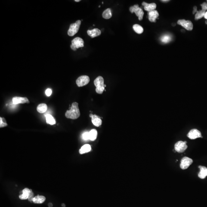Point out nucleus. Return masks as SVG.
I'll use <instances>...</instances> for the list:
<instances>
[{"mask_svg":"<svg viewBox=\"0 0 207 207\" xmlns=\"http://www.w3.org/2000/svg\"><path fill=\"white\" fill-rule=\"evenodd\" d=\"M80 116L78 103L77 102L72 103L70 109L67 110L65 113L66 117L71 119H76L79 118Z\"/></svg>","mask_w":207,"mask_h":207,"instance_id":"nucleus-1","label":"nucleus"},{"mask_svg":"<svg viewBox=\"0 0 207 207\" xmlns=\"http://www.w3.org/2000/svg\"><path fill=\"white\" fill-rule=\"evenodd\" d=\"M94 84L96 87V91L99 94H102L105 89L104 80L102 77L99 76L95 79Z\"/></svg>","mask_w":207,"mask_h":207,"instance_id":"nucleus-2","label":"nucleus"},{"mask_svg":"<svg viewBox=\"0 0 207 207\" xmlns=\"http://www.w3.org/2000/svg\"><path fill=\"white\" fill-rule=\"evenodd\" d=\"M81 24V21L78 20L75 23L71 24L68 31V34L70 36H73L75 35L79 30Z\"/></svg>","mask_w":207,"mask_h":207,"instance_id":"nucleus-3","label":"nucleus"},{"mask_svg":"<svg viewBox=\"0 0 207 207\" xmlns=\"http://www.w3.org/2000/svg\"><path fill=\"white\" fill-rule=\"evenodd\" d=\"M130 11L131 13L134 12L136 15L138 17L139 21H142L143 19L144 15V12L141 8L139 7L138 4L135 5L131 6L129 8Z\"/></svg>","mask_w":207,"mask_h":207,"instance_id":"nucleus-4","label":"nucleus"},{"mask_svg":"<svg viewBox=\"0 0 207 207\" xmlns=\"http://www.w3.org/2000/svg\"><path fill=\"white\" fill-rule=\"evenodd\" d=\"M72 44L70 46L74 51H76L77 49L84 46V42L83 39L80 37H77L71 41Z\"/></svg>","mask_w":207,"mask_h":207,"instance_id":"nucleus-5","label":"nucleus"},{"mask_svg":"<svg viewBox=\"0 0 207 207\" xmlns=\"http://www.w3.org/2000/svg\"><path fill=\"white\" fill-rule=\"evenodd\" d=\"M187 143V142L186 141H180L178 142L175 144V150L180 153L184 152L187 148V146L186 145Z\"/></svg>","mask_w":207,"mask_h":207,"instance_id":"nucleus-6","label":"nucleus"},{"mask_svg":"<svg viewBox=\"0 0 207 207\" xmlns=\"http://www.w3.org/2000/svg\"><path fill=\"white\" fill-rule=\"evenodd\" d=\"M90 81L89 77L86 75L81 76L77 79L76 83L78 87H82L86 85Z\"/></svg>","mask_w":207,"mask_h":207,"instance_id":"nucleus-7","label":"nucleus"},{"mask_svg":"<svg viewBox=\"0 0 207 207\" xmlns=\"http://www.w3.org/2000/svg\"><path fill=\"white\" fill-rule=\"evenodd\" d=\"M177 23L189 31L192 30L193 28V23L190 21H186L184 19L179 20L178 21Z\"/></svg>","mask_w":207,"mask_h":207,"instance_id":"nucleus-8","label":"nucleus"},{"mask_svg":"<svg viewBox=\"0 0 207 207\" xmlns=\"http://www.w3.org/2000/svg\"><path fill=\"white\" fill-rule=\"evenodd\" d=\"M193 163L192 159L187 157H184L181 159L180 163V168L182 169H187Z\"/></svg>","mask_w":207,"mask_h":207,"instance_id":"nucleus-9","label":"nucleus"},{"mask_svg":"<svg viewBox=\"0 0 207 207\" xmlns=\"http://www.w3.org/2000/svg\"><path fill=\"white\" fill-rule=\"evenodd\" d=\"M187 136L191 140H194L198 138L202 137L201 132L197 129H193L190 130L187 134Z\"/></svg>","mask_w":207,"mask_h":207,"instance_id":"nucleus-10","label":"nucleus"},{"mask_svg":"<svg viewBox=\"0 0 207 207\" xmlns=\"http://www.w3.org/2000/svg\"><path fill=\"white\" fill-rule=\"evenodd\" d=\"M89 117L91 118L92 122L94 126L99 127L101 125L102 121L101 118L102 119V117H101L96 114L93 115L92 114H89Z\"/></svg>","mask_w":207,"mask_h":207,"instance_id":"nucleus-11","label":"nucleus"},{"mask_svg":"<svg viewBox=\"0 0 207 207\" xmlns=\"http://www.w3.org/2000/svg\"><path fill=\"white\" fill-rule=\"evenodd\" d=\"M142 5L144 6L145 10L148 12L155 11L156 7V4L154 3L148 4L144 2H142Z\"/></svg>","mask_w":207,"mask_h":207,"instance_id":"nucleus-12","label":"nucleus"},{"mask_svg":"<svg viewBox=\"0 0 207 207\" xmlns=\"http://www.w3.org/2000/svg\"><path fill=\"white\" fill-rule=\"evenodd\" d=\"M12 102L14 104L29 103L30 102L29 101L27 98L20 97H14L12 99Z\"/></svg>","mask_w":207,"mask_h":207,"instance_id":"nucleus-13","label":"nucleus"},{"mask_svg":"<svg viewBox=\"0 0 207 207\" xmlns=\"http://www.w3.org/2000/svg\"><path fill=\"white\" fill-rule=\"evenodd\" d=\"M148 14L149 21L152 22H155L159 16L158 12L156 10L148 12Z\"/></svg>","mask_w":207,"mask_h":207,"instance_id":"nucleus-14","label":"nucleus"},{"mask_svg":"<svg viewBox=\"0 0 207 207\" xmlns=\"http://www.w3.org/2000/svg\"><path fill=\"white\" fill-rule=\"evenodd\" d=\"M87 33L89 36H91V38H93L100 35L101 33V32L99 29H94L91 30H88Z\"/></svg>","mask_w":207,"mask_h":207,"instance_id":"nucleus-15","label":"nucleus"},{"mask_svg":"<svg viewBox=\"0 0 207 207\" xmlns=\"http://www.w3.org/2000/svg\"><path fill=\"white\" fill-rule=\"evenodd\" d=\"M32 191V190L28 188H25L22 190V194L19 196V198L22 200H25L29 198L30 193Z\"/></svg>","mask_w":207,"mask_h":207,"instance_id":"nucleus-16","label":"nucleus"},{"mask_svg":"<svg viewBox=\"0 0 207 207\" xmlns=\"http://www.w3.org/2000/svg\"><path fill=\"white\" fill-rule=\"evenodd\" d=\"M200 169V172L198 174V176L200 178L203 179L207 176V168L206 166H198Z\"/></svg>","mask_w":207,"mask_h":207,"instance_id":"nucleus-17","label":"nucleus"},{"mask_svg":"<svg viewBox=\"0 0 207 207\" xmlns=\"http://www.w3.org/2000/svg\"><path fill=\"white\" fill-rule=\"evenodd\" d=\"M46 198L43 196L37 195L34 197L33 200V202L34 203L42 204L45 202Z\"/></svg>","mask_w":207,"mask_h":207,"instance_id":"nucleus-18","label":"nucleus"},{"mask_svg":"<svg viewBox=\"0 0 207 207\" xmlns=\"http://www.w3.org/2000/svg\"><path fill=\"white\" fill-rule=\"evenodd\" d=\"M91 145L89 144H86L81 147V149L79 150V152L81 154H82L89 152L91 151Z\"/></svg>","mask_w":207,"mask_h":207,"instance_id":"nucleus-19","label":"nucleus"},{"mask_svg":"<svg viewBox=\"0 0 207 207\" xmlns=\"http://www.w3.org/2000/svg\"><path fill=\"white\" fill-rule=\"evenodd\" d=\"M47 106L45 103H40L38 105L37 107V110L40 113H43L47 110Z\"/></svg>","mask_w":207,"mask_h":207,"instance_id":"nucleus-20","label":"nucleus"},{"mask_svg":"<svg viewBox=\"0 0 207 207\" xmlns=\"http://www.w3.org/2000/svg\"><path fill=\"white\" fill-rule=\"evenodd\" d=\"M89 140L94 141L97 138L98 136V132L96 129H92L89 132Z\"/></svg>","mask_w":207,"mask_h":207,"instance_id":"nucleus-21","label":"nucleus"},{"mask_svg":"<svg viewBox=\"0 0 207 207\" xmlns=\"http://www.w3.org/2000/svg\"><path fill=\"white\" fill-rule=\"evenodd\" d=\"M112 14L111 9L108 8L105 10L102 13V17L105 19H108L112 17Z\"/></svg>","mask_w":207,"mask_h":207,"instance_id":"nucleus-22","label":"nucleus"},{"mask_svg":"<svg viewBox=\"0 0 207 207\" xmlns=\"http://www.w3.org/2000/svg\"><path fill=\"white\" fill-rule=\"evenodd\" d=\"M45 117L46 123L47 124H49L51 125L55 124L56 121L52 115H50V114H47L45 116Z\"/></svg>","mask_w":207,"mask_h":207,"instance_id":"nucleus-23","label":"nucleus"},{"mask_svg":"<svg viewBox=\"0 0 207 207\" xmlns=\"http://www.w3.org/2000/svg\"><path fill=\"white\" fill-rule=\"evenodd\" d=\"M133 29L136 33L138 34H141L144 32L143 27L138 24H135L133 26Z\"/></svg>","mask_w":207,"mask_h":207,"instance_id":"nucleus-24","label":"nucleus"},{"mask_svg":"<svg viewBox=\"0 0 207 207\" xmlns=\"http://www.w3.org/2000/svg\"><path fill=\"white\" fill-rule=\"evenodd\" d=\"M206 12L205 11L201 10L200 11H197V12L196 13L195 15V19L196 20H199L201 18L204 17L205 15V13Z\"/></svg>","mask_w":207,"mask_h":207,"instance_id":"nucleus-25","label":"nucleus"},{"mask_svg":"<svg viewBox=\"0 0 207 207\" xmlns=\"http://www.w3.org/2000/svg\"><path fill=\"white\" fill-rule=\"evenodd\" d=\"M171 36L168 35H164L162 36L160 39L161 42L164 43H168L171 41Z\"/></svg>","mask_w":207,"mask_h":207,"instance_id":"nucleus-26","label":"nucleus"},{"mask_svg":"<svg viewBox=\"0 0 207 207\" xmlns=\"http://www.w3.org/2000/svg\"><path fill=\"white\" fill-rule=\"evenodd\" d=\"M7 124L6 123V120L4 118L0 117V127H5L7 126Z\"/></svg>","mask_w":207,"mask_h":207,"instance_id":"nucleus-27","label":"nucleus"},{"mask_svg":"<svg viewBox=\"0 0 207 207\" xmlns=\"http://www.w3.org/2000/svg\"><path fill=\"white\" fill-rule=\"evenodd\" d=\"M82 138L84 140H89V132H86L83 133L82 135Z\"/></svg>","mask_w":207,"mask_h":207,"instance_id":"nucleus-28","label":"nucleus"},{"mask_svg":"<svg viewBox=\"0 0 207 207\" xmlns=\"http://www.w3.org/2000/svg\"><path fill=\"white\" fill-rule=\"evenodd\" d=\"M202 7V10L203 11H206L207 10V3L206 2H204L203 4L201 5Z\"/></svg>","mask_w":207,"mask_h":207,"instance_id":"nucleus-29","label":"nucleus"},{"mask_svg":"<svg viewBox=\"0 0 207 207\" xmlns=\"http://www.w3.org/2000/svg\"><path fill=\"white\" fill-rule=\"evenodd\" d=\"M34 194H33V192L32 191L31 193H30L29 196V198H28L29 201H30V202H32V201L33 202V198H34Z\"/></svg>","mask_w":207,"mask_h":207,"instance_id":"nucleus-30","label":"nucleus"},{"mask_svg":"<svg viewBox=\"0 0 207 207\" xmlns=\"http://www.w3.org/2000/svg\"><path fill=\"white\" fill-rule=\"evenodd\" d=\"M52 93V91L50 89H46V91L45 94L47 96H50Z\"/></svg>","mask_w":207,"mask_h":207,"instance_id":"nucleus-31","label":"nucleus"},{"mask_svg":"<svg viewBox=\"0 0 207 207\" xmlns=\"http://www.w3.org/2000/svg\"><path fill=\"white\" fill-rule=\"evenodd\" d=\"M197 8L196 6H194L193 8V14H195V13L197 12Z\"/></svg>","mask_w":207,"mask_h":207,"instance_id":"nucleus-32","label":"nucleus"},{"mask_svg":"<svg viewBox=\"0 0 207 207\" xmlns=\"http://www.w3.org/2000/svg\"><path fill=\"white\" fill-rule=\"evenodd\" d=\"M48 206L49 207H53V205L52 203H49V204H48Z\"/></svg>","mask_w":207,"mask_h":207,"instance_id":"nucleus-33","label":"nucleus"},{"mask_svg":"<svg viewBox=\"0 0 207 207\" xmlns=\"http://www.w3.org/2000/svg\"><path fill=\"white\" fill-rule=\"evenodd\" d=\"M204 17L207 20V11L205 13V15H204Z\"/></svg>","mask_w":207,"mask_h":207,"instance_id":"nucleus-34","label":"nucleus"},{"mask_svg":"<svg viewBox=\"0 0 207 207\" xmlns=\"http://www.w3.org/2000/svg\"><path fill=\"white\" fill-rule=\"evenodd\" d=\"M161 1L162 2H165L170 1H168V0H163V1Z\"/></svg>","mask_w":207,"mask_h":207,"instance_id":"nucleus-35","label":"nucleus"},{"mask_svg":"<svg viewBox=\"0 0 207 207\" xmlns=\"http://www.w3.org/2000/svg\"><path fill=\"white\" fill-rule=\"evenodd\" d=\"M75 1L76 2H79L81 1L80 0H75Z\"/></svg>","mask_w":207,"mask_h":207,"instance_id":"nucleus-36","label":"nucleus"},{"mask_svg":"<svg viewBox=\"0 0 207 207\" xmlns=\"http://www.w3.org/2000/svg\"><path fill=\"white\" fill-rule=\"evenodd\" d=\"M62 206H63V207H65V204H62Z\"/></svg>","mask_w":207,"mask_h":207,"instance_id":"nucleus-37","label":"nucleus"},{"mask_svg":"<svg viewBox=\"0 0 207 207\" xmlns=\"http://www.w3.org/2000/svg\"><path fill=\"white\" fill-rule=\"evenodd\" d=\"M205 23H206V24H207V20H206V22H205Z\"/></svg>","mask_w":207,"mask_h":207,"instance_id":"nucleus-38","label":"nucleus"},{"mask_svg":"<svg viewBox=\"0 0 207 207\" xmlns=\"http://www.w3.org/2000/svg\"><path fill=\"white\" fill-rule=\"evenodd\" d=\"M106 85L104 84V87H106Z\"/></svg>","mask_w":207,"mask_h":207,"instance_id":"nucleus-39","label":"nucleus"},{"mask_svg":"<svg viewBox=\"0 0 207 207\" xmlns=\"http://www.w3.org/2000/svg\"><path fill=\"white\" fill-rule=\"evenodd\" d=\"M101 7V5H99V7Z\"/></svg>","mask_w":207,"mask_h":207,"instance_id":"nucleus-40","label":"nucleus"},{"mask_svg":"<svg viewBox=\"0 0 207 207\" xmlns=\"http://www.w3.org/2000/svg\"><path fill=\"white\" fill-rule=\"evenodd\" d=\"M93 26H95V25H93Z\"/></svg>","mask_w":207,"mask_h":207,"instance_id":"nucleus-41","label":"nucleus"},{"mask_svg":"<svg viewBox=\"0 0 207 207\" xmlns=\"http://www.w3.org/2000/svg\"><path fill=\"white\" fill-rule=\"evenodd\" d=\"M102 4H103V2H102Z\"/></svg>","mask_w":207,"mask_h":207,"instance_id":"nucleus-42","label":"nucleus"},{"mask_svg":"<svg viewBox=\"0 0 207 207\" xmlns=\"http://www.w3.org/2000/svg\"></svg>","mask_w":207,"mask_h":207,"instance_id":"nucleus-43","label":"nucleus"}]
</instances>
